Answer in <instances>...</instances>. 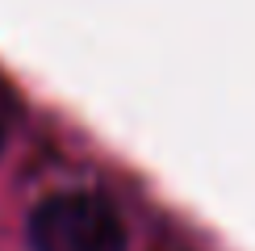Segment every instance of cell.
Instances as JSON below:
<instances>
[{
  "mask_svg": "<svg viewBox=\"0 0 255 251\" xmlns=\"http://www.w3.org/2000/svg\"><path fill=\"white\" fill-rule=\"evenodd\" d=\"M34 251H126V226L101 193H55L29 214Z\"/></svg>",
  "mask_w": 255,
  "mask_h": 251,
  "instance_id": "1",
  "label": "cell"
},
{
  "mask_svg": "<svg viewBox=\"0 0 255 251\" xmlns=\"http://www.w3.org/2000/svg\"><path fill=\"white\" fill-rule=\"evenodd\" d=\"M13 130V92L0 84V151H4V138Z\"/></svg>",
  "mask_w": 255,
  "mask_h": 251,
  "instance_id": "2",
  "label": "cell"
}]
</instances>
